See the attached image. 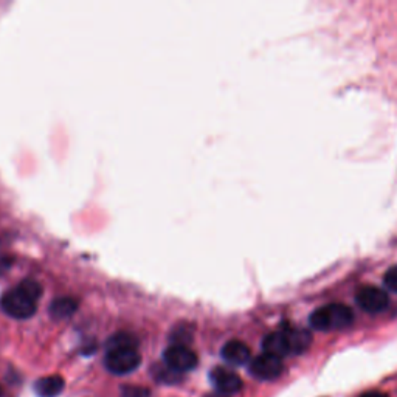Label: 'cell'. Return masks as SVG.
I'll return each mask as SVG.
<instances>
[{
    "label": "cell",
    "instance_id": "cell-8",
    "mask_svg": "<svg viewBox=\"0 0 397 397\" xmlns=\"http://www.w3.org/2000/svg\"><path fill=\"white\" fill-rule=\"evenodd\" d=\"M210 381L216 390H218V393L225 396L238 393L242 388V378L236 373L231 371V369L223 366L213 369L210 373Z\"/></svg>",
    "mask_w": 397,
    "mask_h": 397
},
{
    "label": "cell",
    "instance_id": "cell-10",
    "mask_svg": "<svg viewBox=\"0 0 397 397\" xmlns=\"http://www.w3.org/2000/svg\"><path fill=\"white\" fill-rule=\"evenodd\" d=\"M66 382L61 376H47L41 377L38 382L34 383V391L39 397H56L64 390Z\"/></svg>",
    "mask_w": 397,
    "mask_h": 397
},
{
    "label": "cell",
    "instance_id": "cell-15",
    "mask_svg": "<svg viewBox=\"0 0 397 397\" xmlns=\"http://www.w3.org/2000/svg\"><path fill=\"white\" fill-rule=\"evenodd\" d=\"M123 396L124 397H149V391L146 388L135 386V385H126L123 386Z\"/></svg>",
    "mask_w": 397,
    "mask_h": 397
},
{
    "label": "cell",
    "instance_id": "cell-3",
    "mask_svg": "<svg viewBox=\"0 0 397 397\" xmlns=\"http://www.w3.org/2000/svg\"><path fill=\"white\" fill-rule=\"evenodd\" d=\"M353 321V309L340 303H333L318 308L309 318L311 326L317 331H340L351 326Z\"/></svg>",
    "mask_w": 397,
    "mask_h": 397
},
{
    "label": "cell",
    "instance_id": "cell-13",
    "mask_svg": "<svg viewBox=\"0 0 397 397\" xmlns=\"http://www.w3.org/2000/svg\"><path fill=\"white\" fill-rule=\"evenodd\" d=\"M152 373H154V377L161 383H169L171 385V383H177L180 381V374L176 373L174 369H171L166 365L156 366L154 369H152Z\"/></svg>",
    "mask_w": 397,
    "mask_h": 397
},
{
    "label": "cell",
    "instance_id": "cell-18",
    "mask_svg": "<svg viewBox=\"0 0 397 397\" xmlns=\"http://www.w3.org/2000/svg\"><path fill=\"white\" fill-rule=\"evenodd\" d=\"M206 397H228V396L221 394V393H214V394H210V396H206Z\"/></svg>",
    "mask_w": 397,
    "mask_h": 397
},
{
    "label": "cell",
    "instance_id": "cell-11",
    "mask_svg": "<svg viewBox=\"0 0 397 397\" xmlns=\"http://www.w3.org/2000/svg\"><path fill=\"white\" fill-rule=\"evenodd\" d=\"M78 309V301L74 300V298L69 296H62L58 298L51 303L50 306V315L55 320H66L69 317H71Z\"/></svg>",
    "mask_w": 397,
    "mask_h": 397
},
{
    "label": "cell",
    "instance_id": "cell-14",
    "mask_svg": "<svg viewBox=\"0 0 397 397\" xmlns=\"http://www.w3.org/2000/svg\"><path fill=\"white\" fill-rule=\"evenodd\" d=\"M173 341H174V345H182V346H186V343H189V340H191V331L184 328V326H179L174 332H173Z\"/></svg>",
    "mask_w": 397,
    "mask_h": 397
},
{
    "label": "cell",
    "instance_id": "cell-6",
    "mask_svg": "<svg viewBox=\"0 0 397 397\" xmlns=\"http://www.w3.org/2000/svg\"><path fill=\"white\" fill-rule=\"evenodd\" d=\"M284 371L283 358L270 354H261L250 362V374L259 381H275Z\"/></svg>",
    "mask_w": 397,
    "mask_h": 397
},
{
    "label": "cell",
    "instance_id": "cell-17",
    "mask_svg": "<svg viewBox=\"0 0 397 397\" xmlns=\"http://www.w3.org/2000/svg\"><path fill=\"white\" fill-rule=\"evenodd\" d=\"M362 397H390V396L382 391H369V393H365Z\"/></svg>",
    "mask_w": 397,
    "mask_h": 397
},
{
    "label": "cell",
    "instance_id": "cell-9",
    "mask_svg": "<svg viewBox=\"0 0 397 397\" xmlns=\"http://www.w3.org/2000/svg\"><path fill=\"white\" fill-rule=\"evenodd\" d=\"M222 358L225 362L233 365V366H241L250 362V348L239 340H231L228 343H225L222 348Z\"/></svg>",
    "mask_w": 397,
    "mask_h": 397
},
{
    "label": "cell",
    "instance_id": "cell-7",
    "mask_svg": "<svg viewBox=\"0 0 397 397\" xmlns=\"http://www.w3.org/2000/svg\"><path fill=\"white\" fill-rule=\"evenodd\" d=\"M356 301L365 312L378 313L388 308L390 298H388V293L382 291V288L374 286H365L357 292Z\"/></svg>",
    "mask_w": 397,
    "mask_h": 397
},
{
    "label": "cell",
    "instance_id": "cell-2",
    "mask_svg": "<svg viewBox=\"0 0 397 397\" xmlns=\"http://www.w3.org/2000/svg\"><path fill=\"white\" fill-rule=\"evenodd\" d=\"M41 295L42 287L36 281H31V279H25L16 288H11L10 292H6L2 296L0 306H2V311L6 315H10V317L25 320L34 315L36 301L39 300Z\"/></svg>",
    "mask_w": 397,
    "mask_h": 397
},
{
    "label": "cell",
    "instance_id": "cell-1",
    "mask_svg": "<svg viewBox=\"0 0 397 397\" xmlns=\"http://www.w3.org/2000/svg\"><path fill=\"white\" fill-rule=\"evenodd\" d=\"M312 343L309 331L301 328H283L268 333L263 340V349L266 354L283 358L286 356H298L308 351Z\"/></svg>",
    "mask_w": 397,
    "mask_h": 397
},
{
    "label": "cell",
    "instance_id": "cell-12",
    "mask_svg": "<svg viewBox=\"0 0 397 397\" xmlns=\"http://www.w3.org/2000/svg\"><path fill=\"white\" fill-rule=\"evenodd\" d=\"M139 346V341L131 333H126V332H120V333H115L114 337L109 338L107 341V351L111 349H123V348H135L137 349Z\"/></svg>",
    "mask_w": 397,
    "mask_h": 397
},
{
    "label": "cell",
    "instance_id": "cell-5",
    "mask_svg": "<svg viewBox=\"0 0 397 397\" xmlns=\"http://www.w3.org/2000/svg\"><path fill=\"white\" fill-rule=\"evenodd\" d=\"M164 362L166 366L174 369L176 373L182 374V373L193 371V369L197 366L198 358L194 351H191L188 346L173 345L168 349H165Z\"/></svg>",
    "mask_w": 397,
    "mask_h": 397
},
{
    "label": "cell",
    "instance_id": "cell-4",
    "mask_svg": "<svg viewBox=\"0 0 397 397\" xmlns=\"http://www.w3.org/2000/svg\"><path fill=\"white\" fill-rule=\"evenodd\" d=\"M141 363V356L135 348H123V349H111L107 351L104 365L112 374L124 376L135 371Z\"/></svg>",
    "mask_w": 397,
    "mask_h": 397
},
{
    "label": "cell",
    "instance_id": "cell-16",
    "mask_svg": "<svg viewBox=\"0 0 397 397\" xmlns=\"http://www.w3.org/2000/svg\"><path fill=\"white\" fill-rule=\"evenodd\" d=\"M383 283L391 292H397V266L388 268V272L383 276Z\"/></svg>",
    "mask_w": 397,
    "mask_h": 397
}]
</instances>
